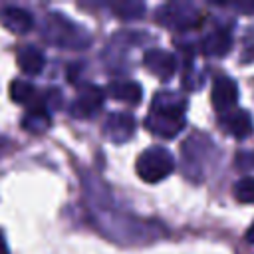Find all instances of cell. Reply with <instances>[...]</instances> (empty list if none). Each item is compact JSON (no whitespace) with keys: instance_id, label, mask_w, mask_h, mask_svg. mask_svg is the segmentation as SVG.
<instances>
[{"instance_id":"1","label":"cell","mask_w":254,"mask_h":254,"mask_svg":"<svg viewBox=\"0 0 254 254\" xmlns=\"http://www.w3.org/2000/svg\"><path fill=\"white\" fill-rule=\"evenodd\" d=\"M185 109L187 101L181 95L161 91L153 99L151 111L145 119V127L161 139H173L185 125Z\"/></svg>"},{"instance_id":"2","label":"cell","mask_w":254,"mask_h":254,"mask_svg":"<svg viewBox=\"0 0 254 254\" xmlns=\"http://www.w3.org/2000/svg\"><path fill=\"white\" fill-rule=\"evenodd\" d=\"M175 171V159L165 147H149L137 159V175L145 183H159Z\"/></svg>"},{"instance_id":"3","label":"cell","mask_w":254,"mask_h":254,"mask_svg":"<svg viewBox=\"0 0 254 254\" xmlns=\"http://www.w3.org/2000/svg\"><path fill=\"white\" fill-rule=\"evenodd\" d=\"M44 38L52 44L64 46V48H75L81 50L83 46L89 44V36L79 30L75 24H71L69 20L62 18V14H50L46 20V28H44Z\"/></svg>"},{"instance_id":"4","label":"cell","mask_w":254,"mask_h":254,"mask_svg":"<svg viewBox=\"0 0 254 254\" xmlns=\"http://www.w3.org/2000/svg\"><path fill=\"white\" fill-rule=\"evenodd\" d=\"M103 89L97 85H83L75 97V101L71 103V115L73 117H93L101 107H103Z\"/></svg>"},{"instance_id":"5","label":"cell","mask_w":254,"mask_h":254,"mask_svg":"<svg viewBox=\"0 0 254 254\" xmlns=\"http://www.w3.org/2000/svg\"><path fill=\"white\" fill-rule=\"evenodd\" d=\"M103 133L105 137H109L115 145H121L125 141H129L135 133V117L131 113L125 111H117V113H109L103 125Z\"/></svg>"},{"instance_id":"6","label":"cell","mask_w":254,"mask_h":254,"mask_svg":"<svg viewBox=\"0 0 254 254\" xmlns=\"http://www.w3.org/2000/svg\"><path fill=\"white\" fill-rule=\"evenodd\" d=\"M236 101H238L236 81L228 75H220L218 79H214V85H212V105H214V109L220 115H224V113L234 109Z\"/></svg>"},{"instance_id":"7","label":"cell","mask_w":254,"mask_h":254,"mask_svg":"<svg viewBox=\"0 0 254 254\" xmlns=\"http://www.w3.org/2000/svg\"><path fill=\"white\" fill-rule=\"evenodd\" d=\"M143 64H145V67H147L153 75H157V77L163 79V81L171 79L173 73H175V69H177V58H175L171 52L157 50V48L145 52Z\"/></svg>"},{"instance_id":"8","label":"cell","mask_w":254,"mask_h":254,"mask_svg":"<svg viewBox=\"0 0 254 254\" xmlns=\"http://www.w3.org/2000/svg\"><path fill=\"white\" fill-rule=\"evenodd\" d=\"M0 24L16 34V36H22V34H28L34 26V18L28 10L24 8H18V6H4L0 8Z\"/></svg>"},{"instance_id":"9","label":"cell","mask_w":254,"mask_h":254,"mask_svg":"<svg viewBox=\"0 0 254 254\" xmlns=\"http://www.w3.org/2000/svg\"><path fill=\"white\" fill-rule=\"evenodd\" d=\"M220 123L226 133H230L236 139H246L254 131V121L252 115L246 109H232L220 117Z\"/></svg>"},{"instance_id":"10","label":"cell","mask_w":254,"mask_h":254,"mask_svg":"<svg viewBox=\"0 0 254 254\" xmlns=\"http://www.w3.org/2000/svg\"><path fill=\"white\" fill-rule=\"evenodd\" d=\"M159 14H167V16H159V22L173 28H194L200 22L198 14L189 6H169L159 10Z\"/></svg>"},{"instance_id":"11","label":"cell","mask_w":254,"mask_h":254,"mask_svg":"<svg viewBox=\"0 0 254 254\" xmlns=\"http://www.w3.org/2000/svg\"><path fill=\"white\" fill-rule=\"evenodd\" d=\"M16 64H18L20 71H24L26 75H38L44 69L46 58H44V52L40 48H36V46H24L16 54Z\"/></svg>"},{"instance_id":"12","label":"cell","mask_w":254,"mask_h":254,"mask_svg":"<svg viewBox=\"0 0 254 254\" xmlns=\"http://www.w3.org/2000/svg\"><path fill=\"white\" fill-rule=\"evenodd\" d=\"M107 95L117 99V101H123L127 105H137L141 101V95H143V89L139 83L135 81H127V79H119V81H111L107 85Z\"/></svg>"},{"instance_id":"13","label":"cell","mask_w":254,"mask_h":254,"mask_svg":"<svg viewBox=\"0 0 254 254\" xmlns=\"http://www.w3.org/2000/svg\"><path fill=\"white\" fill-rule=\"evenodd\" d=\"M202 52L206 56H214V58H224L230 50H232V36L228 32H222V30H216V32H210L204 40H202Z\"/></svg>"},{"instance_id":"14","label":"cell","mask_w":254,"mask_h":254,"mask_svg":"<svg viewBox=\"0 0 254 254\" xmlns=\"http://www.w3.org/2000/svg\"><path fill=\"white\" fill-rule=\"evenodd\" d=\"M10 97H12V101H16L20 105H28V109L42 103V99L36 93V87L24 79H16L10 83Z\"/></svg>"},{"instance_id":"15","label":"cell","mask_w":254,"mask_h":254,"mask_svg":"<svg viewBox=\"0 0 254 254\" xmlns=\"http://www.w3.org/2000/svg\"><path fill=\"white\" fill-rule=\"evenodd\" d=\"M50 125V115H48V109L44 105V101L40 105H34L26 111L24 119H22V127L30 133H42L46 131Z\"/></svg>"},{"instance_id":"16","label":"cell","mask_w":254,"mask_h":254,"mask_svg":"<svg viewBox=\"0 0 254 254\" xmlns=\"http://www.w3.org/2000/svg\"><path fill=\"white\" fill-rule=\"evenodd\" d=\"M111 10L117 18H125V20H133V18H141L145 12V4L143 2H117L111 4Z\"/></svg>"},{"instance_id":"17","label":"cell","mask_w":254,"mask_h":254,"mask_svg":"<svg viewBox=\"0 0 254 254\" xmlns=\"http://www.w3.org/2000/svg\"><path fill=\"white\" fill-rule=\"evenodd\" d=\"M234 198L244 204L254 202V177H242L234 185Z\"/></svg>"},{"instance_id":"18","label":"cell","mask_w":254,"mask_h":254,"mask_svg":"<svg viewBox=\"0 0 254 254\" xmlns=\"http://www.w3.org/2000/svg\"><path fill=\"white\" fill-rule=\"evenodd\" d=\"M236 167H240L242 171H252L254 169V151H240L236 155Z\"/></svg>"},{"instance_id":"19","label":"cell","mask_w":254,"mask_h":254,"mask_svg":"<svg viewBox=\"0 0 254 254\" xmlns=\"http://www.w3.org/2000/svg\"><path fill=\"white\" fill-rule=\"evenodd\" d=\"M246 242H250V244H254V222H252V226L246 230Z\"/></svg>"},{"instance_id":"20","label":"cell","mask_w":254,"mask_h":254,"mask_svg":"<svg viewBox=\"0 0 254 254\" xmlns=\"http://www.w3.org/2000/svg\"><path fill=\"white\" fill-rule=\"evenodd\" d=\"M0 254H8V244L4 240V234L0 232Z\"/></svg>"}]
</instances>
